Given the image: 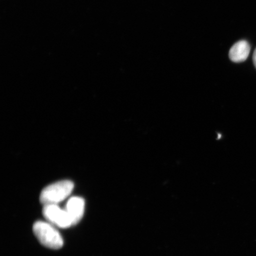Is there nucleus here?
Returning <instances> with one entry per match:
<instances>
[{"instance_id": "423d86ee", "label": "nucleus", "mask_w": 256, "mask_h": 256, "mask_svg": "<svg viewBox=\"0 0 256 256\" xmlns=\"http://www.w3.org/2000/svg\"><path fill=\"white\" fill-rule=\"evenodd\" d=\"M252 59H254V62L256 68V49L254 51V56H252Z\"/></svg>"}, {"instance_id": "f257e3e1", "label": "nucleus", "mask_w": 256, "mask_h": 256, "mask_svg": "<svg viewBox=\"0 0 256 256\" xmlns=\"http://www.w3.org/2000/svg\"><path fill=\"white\" fill-rule=\"evenodd\" d=\"M34 234L42 244L46 248L57 250L62 248V235L56 226L48 222H37L33 226Z\"/></svg>"}, {"instance_id": "7ed1b4c3", "label": "nucleus", "mask_w": 256, "mask_h": 256, "mask_svg": "<svg viewBox=\"0 0 256 256\" xmlns=\"http://www.w3.org/2000/svg\"><path fill=\"white\" fill-rule=\"evenodd\" d=\"M43 216L47 222L62 228H67L73 226L72 220L65 209L62 210L58 204L44 206Z\"/></svg>"}, {"instance_id": "f03ea898", "label": "nucleus", "mask_w": 256, "mask_h": 256, "mask_svg": "<svg viewBox=\"0 0 256 256\" xmlns=\"http://www.w3.org/2000/svg\"><path fill=\"white\" fill-rule=\"evenodd\" d=\"M74 187V185L70 180L60 181L48 186L41 192L40 203L44 206L59 204L71 194Z\"/></svg>"}, {"instance_id": "20e7f679", "label": "nucleus", "mask_w": 256, "mask_h": 256, "mask_svg": "<svg viewBox=\"0 0 256 256\" xmlns=\"http://www.w3.org/2000/svg\"><path fill=\"white\" fill-rule=\"evenodd\" d=\"M65 210L71 218L73 226L78 224L84 215L85 201L82 198L73 196L67 201Z\"/></svg>"}, {"instance_id": "39448f33", "label": "nucleus", "mask_w": 256, "mask_h": 256, "mask_svg": "<svg viewBox=\"0 0 256 256\" xmlns=\"http://www.w3.org/2000/svg\"><path fill=\"white\" fill-rule=\"evenodd\" d=\"M250 50V46L248 41L244 40L238 41L230 49V58L234 62H244L248 59Z\"/></svg>"}]
</instances>
